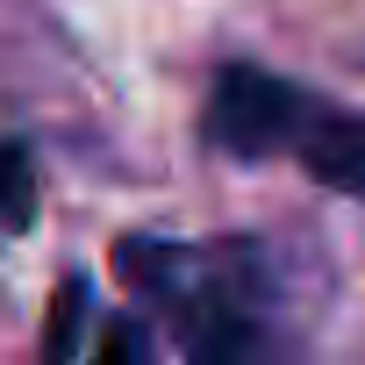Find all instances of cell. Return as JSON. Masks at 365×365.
<instances>
[{"mask_svg": "<svg viewBox=\"0 0 365 365\" xmlns=\"http://www.w3.org/2000/svg\"><path fill=\"white\" fill-rule=\"evenodd\" d=\"M308 93H294L287 79H272L265 65H230L208 93V143L230 150V158H272V150H294L301 122H308Z\"/></svg>", "mask_w": 365, "mask_h": 365, "instance_id": "cell-1", "label": "cell"}, {"mask_svg": "<svg viewBox=\"0 0 365 365\" xmlns=\"http://www.w3.org/2000/svg\"><path fill=\"white\" fill-rule=\"evenodd\" d=\"M79 322H86V287L65 279L58 301H51V344H43V365H72V336H79Z\"/></svg>", "mask_w": 365, "mask_h": 365, "instance_id": "cell-3", "label": "cell"}, {"mask_svg": "<svg viewBox=\"0 0 365 365\" xmlns=\"http://www.w3.org/2000/svg\"><path fill=\"white\" fill-rule=\"evenodd\" d=\"M294 158L336 194H365V115H344V108H308L301 136H294Z\"/></svg>", "mask_w": 365, "mask_h": 365, "instance_id": "cell-2", "label": "cell"}, {"mask_svg": "<svg viewBox=\"0 0 365 365\" xmlns=\"http://www.w3.org/2000/svg\"><path fill=\"white\" fill-rule=\"evenodd\" d=\"M86 365H158V358H150V336H143V322L115 315V322L101 329V344H93V358H86Z\"/></svg>", "mask_w": 365, "mask_h": 365, "instance_id": "cell-4", "label": "cell"}]
</instances>
